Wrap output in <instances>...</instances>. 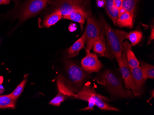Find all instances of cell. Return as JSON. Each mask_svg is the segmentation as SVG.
Masks as SVG:
<instances>
[{
    "label": "cell",
    "instance_id": "10",
    "mask_svg": "<svg viewBox=\"0 0 154 115\" xmlns=\"http://www.w3.org/2000/svg\"><path fill=\"white\" fill-rule=\"evenodd\" d=\"M88 17H89V14L85 11V9H78L72 11L68 15L64 16L63 18L79 23L83 29V24Z\"/></svg>",
    "mask_w": 154,
    "mask_h": 115
},
{
    "label": "cell",
    "instance_id": "29",
    "mask_svg": "<svg viewBox=\"0 0 154 115\" xmlns=\"http://www.w3.org/2000/svg\"><path fill=\"white\" fill-rule=\"evenodd\" d=\"M10 2V0H0V5H8Z\"/></svg>",
    "mask_w": 154,
    "mask_h": 115
},
{
    "label": "cell",
    "instance_id": "6",
    "mask_svg": "<svg viewBox=\"0 0 154 115\" xmlns=\"http://www.w3.org/2000/svg\"><path fill=\"white\" fill-rule=\"evenodd\" d=\"M50 1L51 0H30L21 12V21H25L35 16L43 10Z\"/></svg>",
    "mask_w": 154,
    "mask_h": 115
},
{
    "label": "cell",
    "instance_id": "2",
    "mask_svg": "<svg viewBox=\"0 0 154 115\" xmlns=\"http://www.w3.org/2000/svg\"><path fill=\"white\" fill-rule=\"evenodd\" d=\"M101 21L104 29L108 43L105 56L109 59L115 57L116 60L122 59L123 41L127 39L128 33L112 28L102 17Z\"/></svg>",
    "mask_w": 154,
    "mask_h": 115
},
{
    "label": "cell",
    "instance_id": "17",
    "mask_svg": "<svg viewBox=\"0 0 154 115\" xmlns=\"http://www.w3.org/2000/svg\"><path fill=\"white\" fill-rule=\"evenodd\" d=\"M85 46L84 40L82 37L79 38L67 49V55L68 58L75 57L78 55L79 51Z\"/></svg>",
    "mask_w": 154,
    "mask_h": 115
},
{
    "label": "cell",
    "instance_id": "15",
    "mask_svg": "<svg viewBox=\"0 0 154 115\" xmlns=\"http://www.w3.org/2000/svg\"><path fill=\"white\" fill-rule=\"evenodd\" d=\"M105 9L110 19L116 25L119 16V10L116 8L114 4V0H105Z\"/></svg>",
    "mask_w": 154,
    "mask_h": 115
},
{
    "label": "cell",
    "instance_id": "4",
    "mask_svg": "<svg viewBox=\"0 0 154 115\" xmlns=\"http://www.w3.org/2000/svg\"><path fill=\"white\" fill-rule=\"evenodd\" d=\"M64 64L69 80L73 85L80 89L88 78V73L72 60H65Z\"/></svg>",
    "mask_w": 154,
    "mask_h": 115
},
{
    "label": "cell",
    "instance_id": "1",
    "mask_svg": "<svg viewBox=\"0 0 154 115\" xmlns=\"http://www.w3.org/2000/svg\"><path fill=\"white\" fill-rule=\"evenodd\" d=\"M95 82L103 86L114 98H132L134 95L130 90L125 87L122 79L115 73L106 70L94 79Z\"/></svg>",
    "mask_w": 154,
    "mask_h": 115
},
{
    "label": "cell",
    "instance_id": "8",
    "mask_svg": "<svg viewBox=\"0 0 154 115\" xmlns=\"http://www.w3.org/2000/svg\"><path fill=\"white\" fill-rule=\"evenodd\" d=\"M87 55L81 61V68L88 73L99 72L103 66L97 56L95 53L91 51L86 52Z\"/></svg>",
    "mask_w": 154,
    "mask_h": 115
},
{
    "label": "cell",
    "instance_id": "14",
    "mask_svg": "<svg viewBox=\"0 0 154 115\" xmlns=\"http://www.w3.org/2000/svg\"><path fill=\"white\" fill-rule=\"evenodd\" d=\"M134 18L128 12H125L118 16L116 25L122 28H132L134 26Z\"/></svg>",
    "mask_w": 154,
    "mask_h": 115
},
{
    "label": "cell",
    "instance_id": "7",
    "mask_svg": "<svg viewBox=\"0 0 154 115\" xmlns=\"http://www.w3.org/2000/svg\"><path fill=\"white\" fill-rule=\"evenodd\" d=\"M84 4V0H57L55 10H58L64 17L74 10L85 9Z\"/></svg>",
    "mask_w": 154,
    "mask_h": 115
},
{
    "label": "cell",
    "instance_id": "25",
    "mask_svg": "<svg viewBox=\"0 0 154 115\" xmlns=\"http://www.w3.org/2000/svg\"><path fill=\"white\" fill-rule=\"evenodd\" d=\"M122 1L123 0H114V6L118 10H120L122 7Z\"/></svg>",
    "mask_w": 154,
    "mask_h": 115
},
{
    "label": "cell",
    "instance_id": "21",
    "mask_svg": "<svg viewBox=\"0 0 154 115\" xmlns=\"http://www.w3.org/2000/svg\"><path fill=\"white\" fill-rule=\"evenodd\" d=\"M142 33L138 30L133 31L128 33L127 39L130 41L132 46L138 44L142 38Z\"/></svg>",
    "mask_w": 154,
    "mask_h": 115
},
{
    "label": "cell",
    "instance_id": "13",
    "mask_svg": "<svg viewBox=\"0 0 154 115\" xmlns=\"http://www.w3.org/2000/svg\"><path fill=\"white\" fill-rule=\"evenodd\" d=\"M129 69L134 83L138 91L140 93L141 90L145 82L143 79V74L141 68L139 66L132 68H129Z\"/></svg>",
    "mask_w": 154,
    "mask_h": 115
},
{
    "label": "cell",
    "instance_id": "22",
    "mask_svg": "<svg viewBox=\"0 0 154 115\" xmlns=\"http://www.w3.org/2000/svg\"><path fill=\"white\" fill-rule=\"evenodd\" d=\"M27 81V78L26 77V78H24V79L22 81V82L18 85L15 90L9 94L10 96L15 101L18 99V98L21 96V94L23 92L26 84Z\"/></svg>",
    "mask_w": 154,
    "mask_h": 115
},
{
    "label": "cell",
    "instance_id": "28",
    "mask_svg": "<svg viewBox=\"0 0 154 115\" xmlns=\"http://www.w3.org/2000/svg\"><path fill=\"white\" fill-rule=\"evenodd\" d=\"M154 39V26L152 27V29L151 30V33L149 38V42L153 40Z\"/></svg>",
    "mask_w": 154,
    "mask_h": 115
},
{
    "label": "cell",
    "instance_id": "19",
    "mask_svg": "<svg viewBox=\"0 0 154 115\" xmlns=\"http://www.w3.org/2000/svg\"><path fill=\"white\" fill-rule=\"evenodd\" d=\"M15 101L9 94L0 96V109L15 108Z\"/></svg>",
    "mask_w": 154,
    "mask_h": 115
},
{
    "label": "cell",
    "instance_id": "20",
    "mask_svg": "<svg viewBox=\"0 0 154 115\" xmlns=\"http://www.w3.org/2000/svg\"><path fill=\"white\" fill-rule=\"evenodd\" d=\"M144 81L148 79H153L154 78V67L153 65L148 63H143L140 66Z\"/></svg>",
    "mask_w": 154,
    "mask_h": 115
},
{
    "label": "cell",
    "instance_id": "18",
    "mask_svg": "<svg viewBox=\"0 0 154 115\" xmlns=\"http://www.w3.org/2000/svg\"><path fill=\"white\" fill-rule=\"evenodd\" d=\"M137 1L138 0H123L122 7L119 10V13H120L119 14L127 12L129 13L134 17Z\"/></svg>",
    "mask_w": 154,
    "mask_h": 115
},
{
    "label": "cell",
    "instance_id": "9",
    "mask_svg": "<svg viewBox=\"0 0 154 115\" xmlns=\"http://www.w3.org/2000/svg\"><path fill=\"white\" fill-rule=\"evenodd\" d=\"M94 90L92 88L88 85H85L82 90L76 94V99L85 100L88 102V105L85 108H83L82 111H93L94 107L96 105L95 99L92 96V93Z\"/></svg>",
    "mask_w": 154,
    "mask_h": 115
},
{
    "label": "cell",
    "instance_id": "5",
    "mask_svg": "<svg viewBox=\"0 0 154 115\" xmlns=\"http://www.w3.org/2000/svg\"><path fill=\"white\" fill-rule=\"evenodd\" d=\"M117 61L118 63L120 71L124 82L125 87L128 90H130L134 96H140V93L138 91L134 83L130 71L129 67L128 65L125 56V51L124 49H123L122 59L117 60Z\"/></svg>",
    "mask_w": 154,
    "mask_h": 115
},
{
    "label": "cell",
    "instance_id": "11",
    "mask_svg": "<svg viewBox=\"0 0 154 115\" xmlns=\"http://www.w3.org/2000/svg\"><path fill=\"white\" fill-rule=\"evenodd\" d=\"M106 45L104 29L103 25L101 34L93 45V51L95 53H97L99 56H105L106 52Z\"/></svg>",
    "mask_w": 154,
    "mask_h": 115
},
{
    "label": "cell",
    "instance_id": "16",
    "mask_svg": "<svg viewBox=\"0 0 154 115\" xmlns=\"http://www.w3.org/2000/svg\"><path fill=\"white\" fill-rule=\"evenodd\" d=\"M63 18L61 13L57 10H55L53 13L48 16L43 22V25L45 27L49 28L55 24Z\"/></svg>",
    "mask_w": 154,
    "mask_h": 115
},
{
    "label": "cell",
    "instance_id": "27",
    "mask_svg": "<svg viewBox=\"0 0 154 115\" xmlns=\"http://www.w3.org/2000/svg\"><path fill=\"white\" fill-rule=\"evenodd\" d=\"M77 29L76 24H72L70 25L69 27V31L71 32H73L75 31Z\"/></svg>",
    "mask_w": 154,
    "mask_h": 115
},
{
    "label": "cell",
    "instance_id": "26",
    "mask_svg": "<svg viewBox=\"0 0 154 115\" xmlns=\"http://www.w3.org/2000/svg\"><path fill=\"white\" fill-rule=\"evenodd\" d=\"M96 3L98 7L102 8L105 7V0H96Z\"/></svg>",
    "mask_w": 154,
    "mask_h": 115
},
{
    "label": "cell",
    "instance_id": "3",
    "mask_svg": "<svg viewBox=\"0 0 154 115\" xmlns=\"http://www.w3.org/2000/svg\"><path fill=\"white\" fill-rule=\"evenodd\" d=\"M85 31L81 37L86 45V52L90 51L93 48L96 40L99 38L103 28L102 22L97 21L93 17H88L87 19Z\"/></svg>",
    "mask_w": 154,
    "mask_h": 115
},
{
    "label": "cell",
    "instance_id": "24",
    "mask_svg": "<svg viewBox=\"0 0 154 115\" xmlns=\"http://www.w3.org/2000/svg\"><path fill=\"white\" fill-rule=\"evenodd\" d=\"M68 97L63 93L59 91V93L49 103V104L54 106H59L61 103L63 102Z\"/></svg>",
    "mask_w": 154,
    "mask_h": 115
},
{
    "label": "cell",
    "instance_id": "12",
    "mask_svg": "<svg viewBox=\"0 0 154 115\" xmlns=\"http://www.w3.org/2000/svg\"><path fill=\"white\" fill-rule=\"evenodd\" d=\"M132 47L131 44L127 41L123 43V48L125 50V56L129 68H132L139 66V62L135 55L134 53L131 50Z\"/></svg>",
    "mask_w": 154,
    "mask_h": 115
},
{
    "label": "cell",
    "instance_id": "23",
    "mask_svg": "<svg viewBox=\"0 0 154 115\" xmlns=\"http://www.w3.org/2000/svg\"><path fill=\"white\" fill-rule=\"evenodd\" d=\"M58 87L59 91L65 94H66V96L69 97H76V94H75L70 89L66 86V85L63 82L62 80L59 79L58 80L57 82Z\"/></svg>",
    "mask_w": 154,
    "mask_h": 115
}]
</instances>
